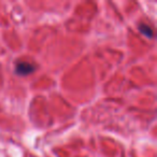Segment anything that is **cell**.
I'll use <instances>...</instances> for the list:
<instances>
[{
    "label": "cell",
    "instance_id": "obj_1",
    "mask_svg": "<svg viewBox=\"0 0 157 157\" xmlns=\"http://www.w3.org/2000/svg\"><path fill=\"white\" fill-rule=\"evenodd\" d=\"M36 70V67L31 65L30 63H26V61H20L17 63L15 67V71L20 75H27V74L33 73Z\"/></svg>",
    "mask_w": 157,
    "mask_h": 157
},
{
    "label": "cell",
    "instance_id": "obj_2",
    "mask_svg": "<svg viewBox=\"0 0 157 157\" xmlns=\"http://www.w3.org/2000/svg\"><path fill=\"white\" fill-rule=\"evenodd\" d=\"M139 30L141 31L142 35L146 36V37H150V38L153 37V30H152V28H151L150 26H147V25L141 24L139 26Z\"/></svg>",
    "mask_w": 157,
    "mask_h": 157
}]
</instances>
